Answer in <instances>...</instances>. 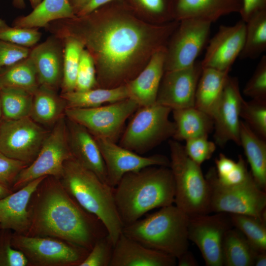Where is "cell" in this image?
Wrapping results in <instances>:
<instances>
[{
    "instance_id": "obj_1",
    "label": "cell",
    "mask_w": 266,
    "mask_h": 266,
    "mask_svg": "<svg viewBox=\"0 0 266 266\" xmlns=\"http://www.w3.org/2000/svg\"><path fill=\"white\" fill-rule=\"evenodd\" d=\"M178 23H147L119 0L83 16L52 22L45 28L53 34L79 39L94 61L98 87L112 88L133 79L153 54L166 47Z\"/></svg>"
},
{
    "instance_id": "obj_2",
    "label": "cell",
    "mask_w": 266,
    "mask_h": 266,
    "mask_svg": "<svg viewBox=\"0 0 266 266\" xmlns=\"http://www.w3.org/2000/svg\"><path fill=\"white\" fill-rule=\"evenodd\" d=\"M30 227L26 235L58 238L90 250L108 234L102 222L67 193L59 179L47 176L30 200Z\"/></svg>"
},
{
    "instance_id": "obj_3",
    "label": "cell",
    "mask_w": 266,
    "mask_h": 266,
    "mask_svg": "<svg viewBox=\"0 0 266 266\" xmlns=\"http://www.w3.org/2000/svg\"><path fill=\"white\" fill-rule=\"evenodd\" d=\"M124 226L156 208L174 204L175 184L169 167L150 166L125 174L113 188Z\"/></svg>"
},
{
    "instance_id": "obj_4",
    "label": "cell",
    "mask_w": 266,
    "mask_h": 266,
    "mask_svg": "<svg viewBox=\"0 0 266 266\" xmlns=\"http://www.w3.org/2000/svg\"><path fill=\"white\" fill-rule=\"evenodd\" d=\"M59 180L81 207L102 222L114 245L124 225L116 206L113 188L73 157L64 163Z\"/></svg>"
},
{
    "instance_id": "obj_5",
    "label": "cell",
    "mask_w": 266,
    "mask_h": 266,
    "mask_svg": "<svg viewBox=\"0 0 266 266\" xmlns=\"http://www.w3.org/2000/svg\"><path fill=\"white\" fill-rule=\"evenodd\" d=\"M188 221L189 216L173 204L124 226L122 233L149 248L177 259L188 250Z\"/></svg>"
},
{
    "instance_id": "obj_6",
    "label": "cell",
    "mask_w": 266,
    "mask_h": 266,
    "mask_svg": "<svg viewBox=\"0 0 266 266\" xmlns=\"http://www.w3.org/2000/svg\"><path fill=\"white\" fill-rule=\"evenodd\" d=\"M168 145L175 184L174 203L189 216L211 213L210 187L201 166L188 156L179 141L170 139Z\"/></svg>"
},
{
    "instance_id": "obj_7",
    "label": "cell",
    "mask_w": 266,
    "mask_h": 266,
    "mask_svg": "<svg viewBox=\"0 0 266 266\" xmlns=\"http://www.w3.org/2000/svg\"><path fill=\"white\" fill-rule=\"evenodd\" d=\"M171 111L157 103L139 107L121 135L119 145L140 155L172 138L175 126L169 119Z\"/></svg>"
},
{
    "instance_id": "obj_8",
    "label": "cell",
    "mask_w": 266,
    "mask_h": 266,
    "mask_svg": "<svg viewBox=\"0 0 266 266\" xmlns=\"http://www.w3.org/2000/svg\"><path fill=\"white\" fill-rule=\"evenodd\" d=\"M205 177L210 191V211L251 215L266 220V194L253 177L234 187L220 185L215 176V167L209 168Z\"/></svg>"
},
{
    "instance_id": "obj_9",
    "label": "cell",
    "mask_w": 266,
    "mask_h": 266,
    "mask_svg": "<svg viewBox=\"0 0 266 266\" xmlns=\"http://www.w3.org/2000/svg\"><path fill=\"white\" fill-rule=\"evenodd\" d=\"M72 157L67 141L66 118L63 116L47 134L35 159L19 173L12 186V191L41 177L52 176L59 179L64 163Z\"/></svg>"
},
{
    "instance_id": "obj_10",
    "label": "cell",
    "mask_w": 266,
    "mask_h": 266,
    "mask_svg": "<svg viewBox=\"0 0 266 266\" xmlns=\"http://www.w3.org/2000/svg\"><path fill=\"white\" fill-rule=\"evenodd\" d=\"M13 246L21 251L29 265L78 266L89 250L64 240L47 236L12 233Z\"/></svg>"
},
{
    "instance_id": "obj_11",
    "label": "cell",
    "mask_w": 266,
    "mask_h": 266,
    "mask_svg": "<svg viewBox=\"0 0 266 266\" xmlns=\"http://www.w3.org/2000/svg\"><path fill=\"white\" fill-rule=\"evenodd\" d=\"M139 107L135 101L127 98L93 108L66 107L65 115L85 127L93 136L117 142L126 121Z\"/></svg>"
},
{
    "instance_id": "obj_12",
    "label": "cell",
    "mask_w": 266,
    "mask_h": 266,
    "mask_svg": "<svg viewBox=\"0 0 266 266\" xmlns=\"http://www.w3.org/2000/svg\"><path fill=\"white\" fill-rule=\"evenodd\" d=\"M211 24L196 19L179 21L166 46L165 71L186 68L196 62L208 40Z\"/></svg>"
},
{
    "instance_id": "obj_13",
    "label": "cell",
    "mask_w": 266,
    "mask_h": 266,
    "mask_svg": "<svg viewBox=\"0 0 266 266\" xmlns=\"http://www.w3.org/2000/svg\"><path fill=\"white\" fill-rule=\"evenodd\" d=\"M47 132L30 117L0 122V152L29 165L37 156Z\"/></svg>"
},
{
    "instance_id": "obj_14",
    "label": "cell",
    "mask_w": 266,
    "mask_h": 266,
    "mask_svg": "<svg viewBox=\"0 0 266 266\" xmlns=\"http://www.w3.org/2000/svg\"><path fill=\"white\" fill-rule=\"evenodd\" d=\"M232 227L228 213L189 216L188 239L198 247L206 266H224V239L226 232Z\"/></svg>"
},
{
    "instance_id": "obj_15",
    "label": "cell",
    "mask_w": 266,
    "mask_h": 266,
    "mask_svg": "<svg viewBox=\"0 0 266 266\" xmlns=\"http://www.w3.org/2000/svg\"><path fill=\"white\" fill-rule=\"evenodd\" d=\"M94 138L104 163L107 183L113 188L128 172L137 171L150 166L169 167L170 160L164 155L156 154L148 157L142 156L117 144L116 142L101 138Z\"/></svg>"
},
{
    "instance_id": "obj_16",
    "label": "cell",
    "mask_w": 266,
    "mask_h": 266,
    "mask_svg": "<svg viewBox=\"0 0 266 266\" xmlns=\"http://www.w3.org/2000/svg\"><path fill=\"white\" fill-rule=\"evenodd\" d=\"M201 61L179 69L166 71L156 103L172 110L194 106L197 85L202 70Z\"/></svg>"
},
{
    "instance_id": "obj_17",
    "label": "cell",
    "mask_w": 266,
    "mask_h": 266,
    "mask_svg": "<svg viewBox=\"0 0 266 266\" xmlns=\"http://www.w3.org/2000/svg\"><path fill=\"white\" fill-rule=\"evenodd\" d=\"M243 100L238 79L229 76L212 118L216 145L223 147L229 141H232L240 146L239 118Z\"/></svg>"
},
{
    "instance_id": "obj_18",
    "label": "cell",
    "mask_w": 266,
    "mask_h": 266,
    "mask_svg": "<svg viewBox=\"0 0 266 266\" xmlns=\"http://www.w3.org/2000/svg\"><path fill=\"white\" fill-rule=\"evenodd\" d=\"M246 23L241 20L232 26L221 25L209 40L201 61L202 68L230 71L244 46Z\"/></svg>"
},
{
    "instance_id": "obj_19",
    "label": "cell",
    "mask_w": 266,
    "mask_h": 266,
    "mask_svg": "<svg viewBox=\"0 0 266 266\" xmlns=\"http://www.w3.org/2000/svg\"><path fill=\"white\" fill-rule=\"evenodd\" d=\"M28 58L33 64L39 85L56 91L63 77V47L55 35L31 49Z\"/></svg>"
},
{
    "instance_id": "obj_20",
    "label": "cell",
    "mask_w": 266,
    "mask_h": 266,
    "mask_svg": "<svg viewBox=\"0 0 266 266\" xmlns=\"http://www.w3.org/2000/svg\"><path fill=\"white\" fill-rule=\"evenodd\" d=\"M67 141L72 157L107 183L105 166L96 140L83 126L66 118Z\"/></svg>"
},
{
    "instance_id": "obj_21",
    "label": "cell",
    "mask_w": 266,
    "mask_h": 266,
    "mask_svg": "<svg viewBox=\"0 0 266 266\" xmlns=\"http://www.w3.org/2000/svg\"><path fill=\"white\" fill-rule=\"evenodd\" d=\"M47 176L37 178L0 200V226L19 234H27L30 227L29 204L32 195Z\"/></svg>"
},
{
    "instance_id": "obj_22",
    "label": "cell",
    "mask_w": 266,
    "mask_h": 266,
    "mask_svg": "<svg viewBox=\"0 0 266 266\" xmlns=\"http://www.w3.org/2000/svg\"><path fill=\"white\" fill-rule=\"evenodd\" d=\"M177 260L149 248L122 233L114 245L110 266H175Z\"/></svg>"
},
{
    "instance_id": "obj_23",
    "label": "cell",
    "mask_w": 266,
    "mask_h": 266,
    "mask_svg": "<svg viewBox=\"0 0 266 266\" xmlns=\"http://www.w3.org/2000/svg\"><path fill=\"white\" fill-rule=\"evenodd\" d=\"M165 48L155 53L142 70L126 84L129 98L135 101L139 107L156 103L165 72Z\"/></svg>"
},
{
    "instance_id": "obj_24",
    "label": "cell",
    "mask_w": 266,
    "mask_h": 266,
    "mask_svg": "<svg viewBox=\"0 0 266 266\" xmlns=\"http://www.w3.org/2000/svg\"><path fill=\"white\" fill-rule=\"evenodd\" d=\"M241 0H173L174 20L196 19L211 23L226 15L239 13Z\"/></svg>"
},
{
    "instance_id": "obj_25",
    "label": "cell",
    "mask_w": 266,
    "mask_h": 266,
    "mask_svg": "<svg viewBox=\"0 0 266 266\" xmlns=\"http://www.w3.org/2000/svg\"><path fill=\"white\" fill-rule=\"evenodd\" d=\"M229 72L211 68H202L196 89L194 106L212 118L221 99Z\"/></svg>"
},
{
    "instance_id": "obj_26",
    "label": "cell",
    "mask_w": 266,
    "mask_h": 266,
    "mask_svg": "<svg viewBox=\"0 0 266 266\" xmlns=\"http://www.w3.org/2000/svg\"><path fill=\"white\" fill-rule=\"evenodd\" d=\"M239 140L240 146L243 148L255 182L261 189L266 191V140L258 136L243 121L240 122Z\"/></svg>"
},
{
    "instance_id": "obj_27",
    "label": "cell",
    "mask_w": 266,
    "mask_h": 266,
    "mask_svg": "<svg viewBox=\"0 0 266 266\" xmlns=\"http://www.w3.org/2000/svg\"><path fill=\"white\" fill-rule=\"evenodd\" d=\"M175 126L173 139L187 140L200 136H208L213 130V119L195 106L172 110Z\"/></svg>"
},
{
    "instance_id": "obj_28",
    "label": "cell",
    "mask_w": 266,
    "mask_h": 266,
    "mask_svg": "<svg viewBox=\"0 0 266 266\" xmlns=\"http://www.w3.org/2000/svg\"><path fill=\"white\" fill-rule=\"evenodd\" d=\"M69 0H42L33 10L17 17L12 26L18 28H45L49 23L75 17Z\"/></svg>"
},
{
    "instance_id": "obj_29",
    "label": "cell",
    "mask_w": 266,
    "mask_h": 266,
    "mask_svg": "<svg viewBox=\"0 0 266 266\" xmlns=\"http://www.w3.org/2000/svg\"><path fill=\"white\" fill-rule=\"evenodd\" d=\"M66 107L93 108L129 98L126 85L112 88H95L61 93Z\"/></svg>"
},
{
    "instance_id": "obj_30",
    "label": "cell",
    "mask_w": 266,
    "mask_h": 266,
    "mask_svg": "<svg viewBox=\"0 0 266 266\" xmlns=\"http://www.w3.org/2000/svg\"><path fill=\"white\" fill-rule=\"evenodd\" d=\"M66 108L65 101L56 91L39 85L33 95L30 117L39 125H54L63 116Z\"/></svg>"
},
{
    "instance_id": "obj_31",
    "label": "cell",
    "mask_w": 266,
    "mask_h": 266,
    "mask_svg": "<svg viewBox=\"0 0 266 266\" xmlns=\"http://www.w3.org/2000/svg\"><path fill=\"white\" fill-rule=\"evenodd\" d=\"M257 252L237 229L232 227L226 232L223 245L224 266H254Z\"/></svg>"
},
{
    "instance_id": "obj_32",
    "label": "cell",
    "mask_w": 266,
    "mask_h": 266,
    "mask_svg": "<svg viewBox=\"0 0 266 266\" xmlns=\"http://www.w3.org/2000/svg\"><path fill=\"white\" fill-rule=\"evenodd\" d=\"M39 86L35 68L28 57L0 69V88H18L33 94Z\"/></svg>"
},
{
    "instance_id": "obj_33",
    "label": "cell",
    "mask_w": 266,
    "mask_h": 266,
    "mask_svg": "<svg viewBox=\"0 0 266 266\" xmlns=\"http://www.w3.org/2000/svg\"><path fill=\"white\" fill-rule=\"evenodd\" d=\"M53 35L61 40L63 47L62 93L74 91L78 67L85 49L84 45L79 39L70 35L63 33Z\"/></svg>"
},
{
    "instance_id": "obj_34",
    "label": "cell",
    "mask_w": 266,
    "mask_h": 266,
    "mask_svg": "<svg viewBox=\"0 0 266 266\" xmlns=\"http://www.w3.org/2000/svg\"><path fill=\"white\" fill-rule=\"evenodd\" d=\"M143 21L154 25L164 24L174 20L173 0H122Z\"/></svg>"
},
{
    "instance_id": "obj_35",
    "label": "cell",
    "mask_w": 266,
    "mask_h": 266,
    "mask_svg": "<svg viewBox=\"0 0 266 266\" xmlns=\"http://www.w3.org/2000/svg\"><path fill=\"white\" fill-rule=\"evenodd\" d=\"M266 50V10L250 18L246 22L243 49L239 56L241 59H254Z\"/></svg>"
},
{
    "instance_id": "obj_36",
    "label": "cell",
    "mask_w": 266,
    "mask_h": 266,
    "mask_svg": "<svg viewBox=\"0 0 266 266\" xmlns=\"http://www.w3.org/2000/svg\"><path fill=\"white\" fill-rule=\"evenodd\" d=\"M33 94L15 88H0L2 116L15 120L30 117Z\"/></svg>"
},
{
    "instance_id": "obj_37",
    "label": "cell",
    "mask_w": 266,
    "mask_h": 266,
    "mask_svg": "<svg viewBox=\"0 0 266 266\" xmlns=\"http://www.w3.org/2000/svg\"><path fill=\"white\" fill-rule=\"evenodd\" d=\"M229 214L233 227L238 230L258 252L266 251V220L251 215Z\"/></svg>"
},
{
    "instance_id": "obj_38",
    "label": "cell",
    "mask_w": 266,
    "mask_h": 266,
    "mask_svg": "<svg viewBox=\"0 0 266 266\" xmlns=\"http://www.w3.org/2000/svg\"><path fill=\"white\" fill-rule=\"evenodd\" d=\"M240 117L261 138L266 139V100L243 101Z\"/></svg>"
},
{
    "instance_id": "obj_39",
    "label": "cell",
    "mask_w": 266,
    "mask_h": 266,
    "mask_svg": "<svg viewBox=\"0 0 266 266\" xmlns=\"http://www.w3.org/2000/svg\"><path fill=\"white\" fill-rule=\"evenodd\" d=\"M41 35L38 29L10 26L0 18V40L30 48L36 44Z\"/></svg>"
},
{
    "instance_id": "obj_40",
    "label": "cell",
    "mask_w": 266,
    "mask_h": 266,
    "mask_svg": "<svg viewBox=\"0 0 266 266\" xmlns=\"http://www.w3.org/2000/svg\"><path fill=\"white\" fill-rule=\"evenodd\" d=\"M13 232L0 229V266H27L29 262L20 250L12 245Z\"/></svg>"
},
{
    "instance_id": "obj_41",
    "label": "cell",
    "mask_w": 266,
    "mask_h": 266,
    "mask_svg": "<svg viewBox=\"0 0 266 266\" xmlns=\"http://www.w3.org/2000/svg\"><path fill=\"white\" fill-rule=\"evenodd\" d=\"M113 248L108 234L99 238L78 266H110Z\"/></svg>"
},
{
    "instance_id": "obj_42",
    "label": "cell",
    "mask_w": 266,
    "mask_h": 266,
    "mask_svg": "<svg viewBox=\"0 0 266 266\" xmlns=\"http://www.w3.org/2000/svg\"><path fill=\"white\" fill-rule=\"evenodd\" d=\"M244 95L259 100H266V56L263 55L257 67L245 85Z\"/></svg>"
},
{
    "instance_id": "obj_43",
    "label": "cell",
    "mask_w": 266,
    "mask_h": 266,
    "mask_svg": "<svg viewBox=\"0 0 266 266\" xmlns=\"http://www.w3.org/2000/svg\"><path fill=\"white\" fill-rule=\"evenodd\" d=\"M95 88H98V84L95 64L89 52L84 49L78 67L75 90L85 91Z\"/></svg>"
},
{
    "instance_id": "obj_44",
    "label": "cell",
    "mask_w": 266,
    "mask_h": 266,
    "mask_svg": "<svg viewBox=\"0 0 266 266\" xmlns=\"http://www.w3.org/2000/svg\"><path fill=\"white\" fill-rule=\"evenodd\" d=\"M184 146L188 156L200 166L210 159L216 149L214 142L208 139V136H200L185 141Z\"/></svg>"
},
{
    "instance_id": "obj_45",
    "label": "cell",
    "mask_w": 266,
    "mask_h": 266,
    "mask_svg": "<svg viewBox=\"0 0 266 266\" xmlns=\"http://www.w3.org/2000/svg\"><path fill=\"white\" fill-rule=\"evenodd\" d=\"M215 176L217 182L225 187L242 185L252 177L250 171L248 170L247 162L241 155L238 156L234 167L227 174L218 176L215 168Z\"/></svg>"
},
{
    "instance_id": "obj_46",
    "label": "cell",
    "mask_w": 266,
    "mask_h": 266,
    "mask_svg": "<svg viewBox=\"0 0 266 266\" xmlns=\"http://www.w3.org/2000/svg\"><path fill=\"white\" fill-rule=\"evenodd\" d=\"M30 48L0 40V69L28 57Z\"/></svg>"
},
{
    "instance_id": "obj_47",
    "label": "cell",
    "mask_w": 266,
    "mask_h": 266,
    "mask_svg": "<svg viewBox=\"0 0 266 266\" xmlns=\"http://www.w3.org/2000/svg\"><path fill=\"white\" fill-rule=\"evenodd\" d=\"M28 165L25 162L9 158L0 152V181L12 189L17 176Z\"/></svg>"
},
{
    "instance_id": "obj_48",
    "label": "cell",
    "mask_w": 266,
    "mask_h": 266,
    "mask_svg": "<svg viewBox=\"0 0 266 266\" xmlns=\"http://www.w3.org/2000/svg\"><path fill=\"white\" fill-rule=\"evenodd\" d=\"M239 12L241 20L245 23L255 14L266 10V0H241Z\"/></svg>"
},
{
    "instance_id": "obj_49",
    "label": "cell",
    "mask_w": 266,
    "mask_h": 266,
    "mask_svg": "<svg viewBox=\"0 0 266 266\" xmlns=\"http://www.w3.org/2000/svg\"><path fill=\"white\" fill-rule=\"evenodd\" d=\"M115 0H88L76 16H80L86 15L103 5Z\"/></svg>"
},
{
    "instance_id": "obj_50",
    "label": "cell",
    "mask_w": 266,
    "mask_h": 266,
    "mask_svg": "<svg viewBox=\"0 0 266 266\" xmlns=\"http://www.w3.org/2000/svg\"><path fill=\"white\" fill-rule=\"evenodd\" d=\"M176 260L178 266H197L198 265L193 253L188 250L183 253Z\"/></svg>"
},
{
    "instance_id": "obj_51",
    "label": "cell",
    "mask_w": 266,
    "mask_h": 266,
    "mask_svg": "<svg viewBox=\"0 0 266 266\" xmlns=\"http://www.w3.org/2000/svg\"><path fill=\"white\" fill-rule=\"evenodd\" d=\"M254 266H266V251L258 252L255 256Z\"/></svg>"
},
{
    "instance_id": "obj_52",
    "label": "cell",
    "mask_w": 266,
    "mask_h": 266,
    "mask_svg": "<svg viewBox=\"0 0 266 266\" xmlns=\"http://www.w3.org/2000/svg\"><path fill=\"white\" fill-rule=\"evenodd\" d=\"M75 15L86 4L88 0H69Z\"/></svg>"
},
{
    "instance_id": "obj_53",
    "label": "cell",
    "mask_w": 266,
    "mask_h": 266,
    "mask_svg": "<svg viewBox=\"0 0 266 266\" xmlns=\"http://www.w3.org/2000/svg\"><path fill=\"white\" fill-rule=\"evenodd\" d=\"M13 192L10 187L0 181V200L7 197Z\"/></svg>"
},
{
    "instance_id": "obj_54",
    "label": "cell",
    "mask_w": 266,
    "mask_h": 266,
    "mask_svg": "<svg viewBox=\"0 0 266 266\" xmlns=\"http://www.w3.org/2000/svg\"><path fill=\"white\" fill-rule=\"evenodd\" d=\"M12 4L14 7L19 9H24L26 7L24 0H12Z\"/></svg>"
},
{
    "instance_id": "obj_55",
    "label": "cell",
    "mask_w": 266,
    "mask_h": 266,
    "mask_svg": "<svg viewBox=\"0 0 266 266\" xmlns=\"http://www.w3.org/2000/svg\"><path fill=\"white\" fill-rule=\"evenodd\" d=\"M31 5L32 7L35 8L42 0H28Z\"/></svg>"
},
{
    "instance_id": "obj_56",
    "label": "cell",
    "mask_w": 266,
    "mask_h": 266,
    "mask_svg": "<svg viewBox=\"0 0 266 266\" xmlns=\"http://www.w3.org/2000/svg\"><path fill=\"white\" fill-rule=\"evenodd\" d=\"M2 117V110H1V101H0V121L1 120Z\"/></svg>"
},
{
    "instance_id": "obj_57",
    "label": "cell",
    "mask_w": 266,
    "mask_h": 266,
    "mask_svg": "<svg viewBox=\"0 0 266 266\" xmlns=\"http://www.w3.org/2000/svg\"></svg>"
}]
</instances>
